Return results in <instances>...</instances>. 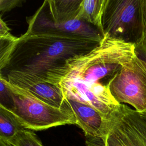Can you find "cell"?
<instances>
[{
	"instance_id": "1",
	"label": "cell",
	"mask_w": 146,
	"mask_h": 146,
	"mask_svg": "<svg viewBox=\"0 0 146 146\" xmlns=\"http://www.w3.org/2000/svg\"><path fill=\"white\" fill-rule=\"evenodd\" d=\"M136 55L134 44L105 35L91 50L49 72L47 80L60 88L64 99L90 105L108 119L120 105L111 93V83Z\"/></svg>"
},
{
	"instance_id": "2",
	"label": "cell",
	"mask_w": 146,
	"mask_h": 146,
	"mask_svg": "<svg viewBox=\"0 0 146 146\" xmlns=\"http://www.w3.org/2000/svg\"><path fill=\"white\" fill-rule=\"evenodd\" d=\"M100 42L82 37L25 33L18 37L1 73L19 71L47 81L49 72L63 65L67 59L91 50Z\"/></svg>"
},
{
	"instance_id": "3",
	"label": "cell",
	"mask_w": 146,
	"mask_h": 146,
	"mask_svg": "<svg viewBox=\"0 0 146 146\" xmlns=\"http://www.w3.org/2000/svg\"><path fill=\"white\" fill-rule=\"evenodd\" d=\"M1 76L10 94L9 103L4 108L18 119L25 129L42 131L66 124L76 125V118L66 102L62 107L51 106Z\"/></svg>"
},
{
	"instance_id": "4",
	"label": "cell",
	"mask_w": 146,
	"mask_h": 146,
	"mask_svg": "<svg viewBox=\"0 0 146 146\" xmlns=\"http://www.w3.org/2000/svg\"><path fill=\"white\" fill-rule=\"evenodd\" d=\"M103 36L137 44L143 34L142 0H105Z\"/></svg>"
},
{
	"instance_id": "5",
	"label": "cell",
	"mask_w": 146,
	"mask_h": 146,
	"mask_svg": "<svg viewBox=\"0 0 146 146\" xmlns=\"http://www.w3.org/2000/svg\"><path fill=\"white\" fill-rule=\"evenodd\" d=\"M90 146H146V116L120 104L108 118L103 139H88Z\"/></svg>"
},
{
	"instance_id": "6",
	"label": "cell",
	"mask_w": 146,
	"mask_h": 146,
	"mask_svg": "<svg viewBox=\"0 0 146 146\" xmlns=\"http://www.w3.org/2000/svg\"><path fill=\"white\" fill-rule=\"evenodd\" d=\"M110 90L119 103L128 104L137 111H146V61L136 55L123 65L112 80Z\"/></svg>"
},
{
	"instance_id": "7",
	"label": "cell",
	"mask_w": 146,
	"mask_h": 146,
	"mask_svg": "<svg viewBox=\"0 0 146 146\" xmlns=\"http://www.w3.org/2000/svg\"><path fill=\"white\" fill-rule=\"evenodd\" d=\"M28 28L25 34H51L82 37L101 41L103 35L95 26L80 20L53 21L40 6L32 16L27 18Z\"/></svg>"
},
{
	"instance_id": "8",
	"label": "cell",
	"mask_w": 146,
	"mask_h": 146,
	"mask_svg": "<svg viewBox=\"0 0 146 146\" xmlns=\"http://www.w3.org/2000/svg\"><path fill=\"white\" fill-rule=\"evenodd\" d=\"M2 75L10 83L29 91L51 106L62 107L66 104L62 90L52 83L39 80L28 74L19 71H8Z\"/></svg>"
},
{
	"instance_id": "9",
	"label": "cell",
	"mask_w": 146,
	"mask_h": 146,
	"mask_svg": "<svg viewBox=\"0 0 146 146\" xmlns=\"http://www.w3.org/2000/svg\"><path fill=\"white\" fill-rule=\"evenodd\" d=\"M76 120V125L84 132L87 138L103 139L107 133L108 119L92 106L64 99Z\"/></svg>"
},
{
	"instance_id": "10",
	"label": "cell",
	"mask_w": 146,
	"mask_h": 146,
	"mask_svg": "<svg viewBox=\"0 0 146 146\" xmlns=\"http://www.w3.org/2000/svg\"><path fill=\"white\" fill-rule=\"evenodd\" d=\"M82 0H47L40 7L55 22L76 19Z\"/></svg>"
},
{
	"instance_id": "11",
	"label": "cell",
	"mask_w": 146,
	"mask_h": 146,
	"mask_svg": "<svg viewBox=\"0 0 146 146\" xmlns=\"http://www.w3.org/2000/svg\"><path fill=\"white\" fill-rule=\"evenodd\" d=\"M104 4L105 0H82L76 19L95 26L103 35L102 18Z\"/></svg>"
},
{
	"instance_id": "12",
	"label": "cell",
	"mask_w": 146,
	"mask_h": 146,
	"mask_svg": "<svg viewBox=\"0 0 146 146\" xmlns=\"http://www.w3.org/2000/svg\"><path fill=\"white\" fill-rule=\"evenodd\" d=\"M23 129L25 128L18 119L0 106V140L6 141Z\"/></svg>"
},
{
	"instance_id": "13",
	"label": "cell",
	"mask_w": 146,
	"mask_h": 146,
	"mask_svg": "<svg viewBox=\"0 0 146 146\" xmlns=\"http://www.w3.org/2000/svg\"><path fill=\"white\" fill-rule=\"evenodd\" d=\"M12 146H44L35 133L25 129L6 141Z\"/></svg>"
},
{
	"instance_id": "14",
	"label": "cell",
	"mask_w": 146,
	"mask_h": 146,
	"mask_svg": "<svg viewBox=\"0 0 146 146\" xmlns=\"http://www.w3.org/2000/svg\"><path fill=\"white\" fill-rule=\"evenodd\" d=\"M143 34L139 42L135 45L136 52L142 54L146 58V0H142Z\"/></svg>"
},
{
	"instance_id": "15",
	"label": "cell",
	"mask_w": 146,
	"mask_h": 146,
	"mask_svg": "<svg viewBox=\"0 0 146 146\" xmlns=\"http://www.w3.org/2000/svg\"><path fill=\"white\" fill-rule=\"evenodd\" d=\"M23 1L21 0H0L1 16L3 13L22 5Z\"/></svg>"
},
{
	"instance_id": "16",
	"label": "cell",
	"mask_w": 146,
	"mask_h": 146,
	"mask_svg": "<svg viewBox=\"0 0 146 146\" xmlns=\"http://www.w3.org/2000/svg\"><path fill=\"white\" fill-rule=\"evenodd\" d=\"M18 37L13 36L10 33V30L6 23L3 21L2 17H0V39L7 40H16Z\"/></svg>"
},
{
	"instance_id": "17",
	"label": "cell",
	"mask_w": 146,
	"mask_h": 146,
	"mask_svg": "<svg viewBox=\"0 0 146 146\" xmlns=\"http://www.w3.org/2000/svg\"><path fill=\"white\" fill-rule=\"evenodd\" d=\"M0 146H12V145L9 144V143H7L6 141L0 140Z\"/></svg>"
},
{
	"instance_id": "18",
	"label": "cell",
	"mask_w": 146,
	"mask_h": 146,
	"mask_svg": "<svg viewBox=\"0 0 146 146\" xmlns=\"http://www.w3.org/2000/svg\"><path fill=\"white\" fill-rule=\"evenodd\" d=\"M143 113L146 116V111H144V112H143Z\"/></svg>"
}]
</instances>
